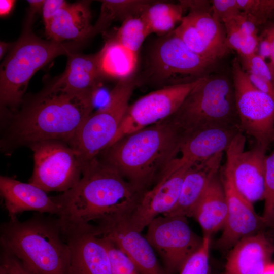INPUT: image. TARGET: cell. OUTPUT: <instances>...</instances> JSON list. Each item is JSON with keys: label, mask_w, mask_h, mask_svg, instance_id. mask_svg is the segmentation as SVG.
I'll use <instances>...</instances> for the list:
<instances>
[{"label": "cell", "mask_w": 274, "mask_h": 274, "mask_svg": "<svg viewBox=\"0 0 274 274\" xmlns=\"http://www.w3.org/2000/svg\"><path fill=\"white\" fill-rule=\"evenodd\" d=\"M101 237L109 254L113 274H140L125 254L111 242Z\"/></svg>", "instance_id": "obj_33"}, {"label": "cell", "mask_w": 274, "mask_h": 274, "mask_svg": "<svg viewBox=\"0 0 274 274\" xmlns=\"http://www.w3.org/2000/svg\"><path fill=\"white\" fill-rule=\"evenodd\" d=\"M269 37L271 43V53L270 61L268 65L271 72L274 83V23L266 28L264 31Z\"/></svg>", "instance_id": "obj_44"}, {"label": "cell", "mask_w": 274, "mask_h": 274, "mask_svg": "<svg viewBox=\"0 0 274 274\" xmlns=\"http://www.w3.org/2000/svg\"><path fill=\"white\" fill-rule=\"evenodd\" d=\"M15 1L1 0L0 1V15L1 17H5L8 15L12 11Z\"/></svg>", "instance_id": "obj_45"}, {"label": "cell", "mask_w": 274, "mask_h": 274, "mask_svg": "<svg viewBox=\"0 0 274 274\" xmlns=\"http://www.w3.org/2000/svg\"><path fill=\"white\" fill-rule=\"evenodd\" d=\"M144 193L97 156L84 163L74 187L53 197L64 227L90 223L111 213H129Z\"/></svg>", "instance_id": "obj_2"}, {"label": "cell", "mask_w": 274, "mask_h": 274, "mask_svg": "<svg viewBox=\"0 0 274 274\" xmlns=\"http://www.w3.org/2000/svg\"><path fill=\"white\" fill-rule=\"evenodd\" d=\"M204 77L190 83L163 87L129 105L110 145L127 135L172 116Z\"/></svg>", "instance_id": "obj_13"}, {"label": "cell", "mask_w": 274, "mask_h": 274, "mask_svg": "<svg viewBox=\"0 0 274 274\" xmlns=\"http://www.w3.org/2000/svg\"><path fill=\"white\" fill-rule=\"evenodd\" d=\"M138 83L132 76L119 80L108 102L93 112L69 144L85 163L98 156L113 141Z\"/></svg>", "instance_id": "obj_7"}, {"label": "cell", "mask_w": 274, "mask_h": 274, "mask_svg": "<svg viewBox=\"0 0 274 274\" xmlns=\"http://www.w3.org/2000/svg\"><path fill=\"white\" fill-rule=\"evenodd\" d=\"M227 201L222 179L217 174L204 192L193 214L203 234H212L225 225Z\"/></svg>", "instance_id": "obj_25"}, {"label": "cell", "mask_w": 274, "mask_h": 274, "mask_svg": "<svg viewBox=\"0 0 274 274\" xmlns=\"http://www.w3.org/2000/svg\"><path fill=\"white\" fill-rule=\"evenodd\" d=\"M241 11L258 27L274 13V0H237Z\"/></svg>", "instance_id": "obj_32"}, {"label": "cell", "mask_w": 274, "mask_h": 274, "mask_svg": "<svg viewBox=\"0 0 274 274\" xmlns=\"http://www.w3.org/2000/svg\"><path fill=\"white\" fill-rule=\"evenodd\" d=\"M99 68L104 77L125 79L132 76L138 63V53L127 49L114 38L107 40L96 53Z\"/></svg>", "instance_id": "obj_26"}, {"label": "cell", "mask_w": 274, "mask_h": 274, "mask_svg": "<svg viewBox=\"0 0 274 274\" xmlns=\"http://www.w3.org/2000/svg\"><path fill=\"white\" fill-rule=\"evenodd\" d=\"M231 72L241 131L267 151L274 142V97L252 85L238 58L232 61Z\"/></svg>", "instance_id": "obj_9"}, {"label": "cell", "mask_w": 274, "mask_h": 274, "mask_svg": "<svg viewBox=\"0 0 274 274\" xmlns=\"http://www.w3.org/2000/svg\"><path fill=\"white\" fill-rule=\"evenodd\" d=\"M93 96L72 93L49 84L38 93L23 99L21 109L11 114L2 140L3 149L10 151L49 140L69 145L93 112Z\"/></svg>", "instance_id": "obj_1"}, {"label": "cell", "mask_w": 274, "mask_h": 274, "mask_svg": "<svg viewBox=\"0 0 274 274\" xmlns=\"http://www.w3.org/2000/svg\"><path fill=\"white\" fill-rule=\"evenodd\" d=\"M236 128L216 127L198 131L187 136L179 152L167 166L160 179H164L184 167H190L228 149L236 134Z\"/></svg>", "instance_id": "obj_18"}, {"label": "cell", "mask_w": 274, "mask_h": 274, "mask_svg": "<svg viewBox=\"0 0 274 274\" xmlns=\"http://www.w3.org/2000/svg\"><path fill=\"white\" fill-rule=\"evenodd\" d=\"M67 3L63 0H45L42 8V16L45 26L52 21L56 14Z\"/></svg>", "instance_id": "obj_38"}, {"label": "cell", "mask_w": 274, "mask_h": 274, "mask_svg": "<svg viewBox=\"0 0 274 274\" xmlns=\"http://www.w3.org/2000/svg\"><path fill=\"white\" fill-rule=\"evenodd\" d=\"M89 1L67 3L45 26L47 35L58 42H82L93 36Z\"/></svg>", "instance_id": "obj_23"}, {"label": "cell", "mask_w": 274, "mask_h": 274, "mask_svg": "<svg viewBox=\"0 0 274 274\" xmlns=\"http://www.w3.org/2000/svg\"><path fill=\"white\" fill-rule=\"evenodd\" d=\"M188 10L173 31L193 52L218 62L228 48L224 25L213 16L211 1H180Z\"/></svg>", "instance_id": "obj_11"}, {"label": "cell", "mask_w": 274, "mask_h": 274, "mask_svg": "<svg viewBox=\"0 0 274 274\" xmlns=\"http://www.w3.org/2000/svg\"><path fill=\"white\" fill-rule=\"evenodd\" d=\"M189 167L180 168L142 195L135 207L126 214L127 221L133 229L141 232L155 218L174 208Z\"/></svg>", "instance_id": "obj_19"}, {"label": "cell", "mask_w": 274, "mask_h": 274, "mask_svg": "<svg viewBox=\"0 0 274 274\" xmlns=\"http://www.w3.org/2000/svg\"><path fill=\"white\" fill-rule=\"evenodd\" d=\"M262 274H274V263L271 262Z\"/></svg>", "instance_id": "obj_47"}, {"label": "cell", "mask_w": 274, "mask_h": 274, "mask_svg": "<svg viewBox=\"0 0 274 274\" xmlns=\"http://www.w3.org/2000/svg\"><path fill=\"white\" fill-rule=\"evenodd\" d=\"M234 20L244 36H258V26L244 13L241 11Z\"/></svg>", "instance_id": "obj_39"}, {"label": "cell", "mask_w": 274, "mask_h": 274, "mask_svg": "<svg viewBox=\"0 0 274 274\" xmlns=\"http://www.w3.org/2000/svg\"><path fill=\"white\" fill-rule=\"evenodd\" d=\"M170 117L187 137L212 128L241 130L232 79L223 74L205 76Z\"/></svg>", "instance_id": "obj_6"}, {"label": "cell", "mask_w": 274, "mask_h": 274, "mask_svg": "<svg viewBox=\"0 0 274 274\" xmlns=\"http://www.w3.org/2000/svg\"><path fill=\"white\" fill-rule=\"evenodd\" d=\"M37 213L20 221L2 223L1 248L15 256L31 274H67L70 250L58 218Z\"/></svg>", "instance_id": "obj_4"}, {"label": "cell", "mask_w": 274, "mask_h": 274, "mask_svg": "<svg viewBox=\"0 0 274 274\" xmlns=\"http://www.w3.org/2000/svg\"><path fill=\"white\" fill-rule=\"evenodd\" d=\"M271 53V43L268 36L263 31L261 37H259V41L257 54L262 58L270 57Z\"/></svg>", "instance_id": "obj_42"}, {"label": "cell", "mask_w": 274, "mask_h": 274, "mask_svg": "<svg viewBox=\"0 0 274 274\" xmlns=\"http://www.w3.org/2000/svg\"><path fill=\"white\" fill-rule=\"evenodd\" d=\"M81 43L44 40L25 27L1 65V109L16 112L36 72L58 56L76 53Z\"/></svg>", "instance_id": "obj_5"}, {"label": "cell", "mask_w": 274, "mask_h": 274, "mask_svg": "<svg viewBox=\"0 0 274 274\" xmlns=\"http://www.w3.org/2000/svg\"><path fill=\"white\" fill-rule=\"evenodd\" d=\"M186 138L169 117L122 138L98 157L145 192L158 182Z\"/></svg>", "instance_id": "obj_3"}, {"label": "cell", "mask_w": 274, "mask_h": 274, "mask_svg": "<svg viewBox=\"0 0 274 274\" xmlns=\"http://www.w3.org/2000/svg\"><path fill=\"white\" fill-rule=\"evenodd\" d=\"M238 59L242 67L246 73L254 74L274 84L268 63L257 53L249 57Z\"/></svg>", "instance_id": "obj_35"}, {"label": "cell", "mask_w": 274, "mask_h": 274, "mask_svg": "<svg viewBox=\"0 0 274 274\" xmlns=\"http://www.w3.org/2000/svg\"><path fill=\"white\" fill-rule=\"evenodd\" d=\"M99 17L93 25V35L104 32L115 21H124L128 18L140 15L152 2L146 0H104Z\"/></svg>", "instance_id": "obj_28"}, {"label": "cell", "mask_w": 274, "mask_h": 274, "mask_svg": "<svg viewBox=\"0 0 274 274\" xmlns=\"http://www.w3.org/2000/svg\"><path fill=\"white\" fill-rule=\"evenodd\" d=\"M211 244V235L203 234L200 247L185 261L179 274H210Z\"/></svg>", "instance_id": "obj_30"}, {"label": "cell", "mask_w": 274, "mask_h": 274, "mask_svg": "<svg viewBox=\"0 0 274 274\" xmlns=\"http://www.w3.org/2000/svg\"><path fill=\"white\" fill-rule=\"evenodd\" d=\"M258 41V36H244L237 53L239 58L249 57L257 53Z\"/></svg>", "instance_id": "obj_40"}, {"label": "cell", "mask_w": 274, "mask_h": 274, "mask_svg": "<svg viewBox=\"0 0 274 274\" xmlns=\"http://www.w3.org/2000/svg\"><path fill=\"white\" fill-rule=\"evenodd\" d=\"M264 200L262 216L267 227L274 229V148L265 160Z\"/></svg>", "instance_id": "obj_31"}, {"label": "cell", "mask_w": 274, "mask_h": 274, "mask_svg": "<svg viewBox=\"0 0 274 274\" xmlns=\"http://www.w3.org/2000/svg\"><path fill=\"white\" fill-rule=\"evenodd\" d=\"M61 228L70 250L67 274H113L107 248L93 224Z\"/></svg>", "instance_id": "obj_16"}, {"label": "cell", "mask_w": 274, "mask_h": 274, "mask_svg": "<svg viewBox=\"0 0 274 274\" xmlns=\"http://www.w3.org/2000/svg\"><path fill=\"white\" fill-rule=\"evenodd\" d=\"M226 36V41L230 50H234L237 53L244 36L239 30L234 18L223 24Z\"/></svg>", "instance_id": "obj_37"}, {"label": "cell", "mask_w": 274, "mask_h": 274, "mask_svg": "<svg viewBox=\"0 0 274 274\" xmlns=\"http://www.w3.org/2000/svg\"><path fill=\"white\" fill-rule=\"evenodd\" d=\"M149 29L140 15L131 16L124 21L113 38L130 50L138 53L147 37Z\"/></svg>", "instance_id": "obj_29"}, {"label": "cell", "mask_w": 274, "mask_h": 274, "mask_svg": "<svg viewBox=\"0 0 274 274\" xmlns=\"http://www.w3.org/2000/svg\"><path fill=\"white\" fill-rule=\"evenodd\" d=\"M273 254L274 238L262 230L241 239L231 248L222 274H262Z\"/></svg>", "instance_id": "obj_20"}, {"label": "cell", "mask_w": 274, "mask_h": 274, "mask_svg": "<svg viewBox=\"0 0 274 274\" xmlns=\"http://www.w3.org/2000/svg\"><path fill=\"white\" fill-rule=\"evenodd\" d=\"M246 73L251 83L255 88L274 97V84L272 82L254 74Z\"/></svg>", "instance_id": "obj_41"}, {"label": "cell", "mask_w": 274, "mask_h": 274, "mask_svg": "<svg viewBox=\"0 0 274 274\" xmlns=\"http://www.w3.org/2000/svg\"><path fill=\"white\" fill-rule=\"evenodd\" d=\"M222 179L227 201L228 211L222 233L216 246L228 250L241 239L268 228L262 216L253 204L236 189L230 177L223 172Z\"/></svg>", "instance_id": "obj_17"}, {"label": "cell", "mask_w": 274, "mask_h": 274, "mask_svg": "<svg viewBox=\"0 0 274 274\" xmlns=\"http://www.w3.org/2000/svg\"><path fill=\"white\" fill-rule=\"evenodd\" d=\"M63 73L50 83L68 92L92 95L101 86L103 76L99 68L97 54L68 55Z\"/></svg>", "instance_id": "obj_24"}, {"label": "cell", "mask_w": 274, "mask_h": 274, "mask_svg": "<svg viewBox=\"0 0 274 274\" xmlns=\"http://www.w3.org/2000/svg\"><path fill=\"white\" fill-rule=\"evenodd\" d=\"M29 11L25 26L30 27L36 13L42 12L45 0H28Z\"/></svg>", "instance_id": "obj_43"}, {"label": "cell", "mask_w": 274, "mask_h": 274, "mask_svg": "<svg viewBox=\"0 0 274 274\" xmlns=\"http://www.w3.org/2000/svg\"><path fill=\"white\" fill-rule=\"evenodd\" d=\"M184 10L179 3L152 1L140 15L150 34L163 36L172 31L182 20Z\"/></svg>", "instance_id": "obj_27"}, {"label": "cell", "mask_w": 274, "mask_h": 274, "mask_svg": "<svg viewBox=\"0 0 274 274\" xmlns=\"http://www.w3.org/2000/svg\"><path fill=\"white\" fill-rule=\"evenodd\" d=\"M0 274H31L13 255L2 249Z\"/></svg>", "instance_id": "obj_36"}, {"label": "cell", "mask_w": 274, "mask_h": 274, "mask_svg": "<svg viewBox=\"0 0 274 274\" xmlns=\"http://www.w3.org/2000/svg\"><path fill=\"white\" fill-rule=\"evenodd\" d=\"M15 42L9 43L1 41L0 42V58L1 59L5 55L8 51H10L13 47Z\"/></svg>", "instance_id": "obj_46"}, {"label": "cell", "mask_w": 274, "mask_h": 274, "mask_svg": "<svg viewBox=\"0 0 274 274\" xmlns=\"http://www.w3.org/2000/svg\"><path fill=\"white\" fill-rule=\"evenodd\" d=\"M145 237L161 257L167 274L179 272L187 259L200 247L202 237L189 225L187 217L161 215L147 227Z\"/></svg>", "instance_id": "obj_12"}, {"label": "cell", "mask_w": 274, "mask_h": 274, "mask_svg": "<svg viewBox=\"0 0 274 274\" xmlns=\"http://www.w3.org/2000/svg\"><path fill=\"white\" fill-rule=\"evenodd\" d=\"M211 2L213 16L223 25L241 12L237 0H213Z\"/></svg>", "instance_id": "obj_34"}, {"label": "cell", "mask_w": 274, "mask_h": 274, "mask_svg": "<svg viewBox=\"0 0 274 274\" xmlns=\"http://www.w3.org/2000/svg\"><path fill=\"white\" fill-rule=\"evenodd\" d=\"M29 147L33 158L29 183L46 192H64L80 180L84 163L78 152L66 142L49 140Z\"/></svg>", "instance_id": "obj_10"}, {"label": "cell", "mask_w": 274, "mask_h": 274, "mask_svg": "<svg viewBox=\"0 0 274 274\" xmlns=\"http://www.w3.org/2000/svg\"><path fill=\"white\" fill-rule=\"evenodd\" d=\"M246 138L238 133L226 150L224 173L228 175L237 191L248 201L264 199L266 151L256 145L245 151Z\"/></svg>", "instance_id": "obj_15"}, {"label": "cell", "mask_w": 274, "mask_h": 274, "mask_svg": "<svg viewBox=\"0 0 274 274\" xmlns=\"http://www.w3.org/2000/svg\"><path fill=\"white\" fill-rule=\"evenodd\" d=\"M30 183H24L4 176L0 177V193L10 219L27 211L55 215L60 212L54 197Z\"/></svg>", "instance_id": "obj_21"}, {"label": "cell", "mask_w": 274, "mask_h": 274, "mask_svg": "<svg viewBox=\"0 0 274 274\" xmlns=\"http://www.w3.org/2000/svg\"><path fill=\"white\" fill-rule=\"evenodd\" d=\"M126 214L111 213L94 221L97 235L125 254L140 274H167L145 236L129 225Z\"/></svg>", "instance_id": "obj_14"}, {"label": "cell", "mask_w": 274, "mask_h": 274, "mask_svg": "<svg viewBox=\"0 0 274 274\" xmlns=\"http://www.w3.org/2000/svg\"><path fill=\"white\" fill-rule=\"evenodd\" d=\"M217 63L193 52L173 30L154 44L148 76L162 87L187 83L209 75Z\"/></svg>", "instance_id": "obj_8"}, {"label": "cell", "mask_w": 274, "mask_h": 274, "mask_svg": "<svg viewBox=\"0 0 274 274\" xmlns=\"http://www.w3.org/2000/svg\"><path fill=\"white\" fill-rule=\"evenodd\" d=\"M223 153L217 154L190 166L187 170L178 200L167 216L192 217L200 199L213 178L219 173Z\"/></svg>", "instance_id": "obj_22"}]
</instances>
